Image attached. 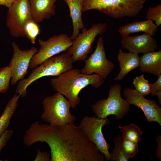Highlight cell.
<instances>
[{"instance_id":"1","label":"cell","mask_w":161,"mask_h":161,"mask_svg":"<svg viewBox=\"0 0 161 161\" xmlns=\"http://www.w3.org/2000/svg\"><path fill=\"white\" fill-rule=\"evenodd\" d=\"M39 142L49 146L50 161H103L104 158L74 123L55 126L34 122L25 131L23 142L30 147Z\"/></svg>"},{"instance_id":"2","label":"cell","mask_w":161,"mask_h":161,"mask_svg":"<svg viewBox=\"0 0 161 161\" xmlns=\"http://www.w3.org/2000/svg\"><path fill=\"white\" fill-rule=\"evenodd\" d=\"M104 82V79L98 75L84 74L77 69H72L50 80L53 90L65 97L73 109L80 103L79 95L83 89L89 85L97 88Z\"/></svg>"},{"instance_id":"3","label":"cell","mask_w":161,"mask_h":161,"mask_svg":"<svg viewBox=\"0 0 161 161\" xmlns=\"http://www.w3.org/2000/svg\"><path fill=\"white\" fill-rule=\"evenodd\" d=\"M73 63L70 55L67 52L48 59L33 69L27 78L18 81L16 94L25 97L27 88L33 82L44 77L58 76L73 69Z\"/></svg>"},{"instance_id":"4","label":"cell","mask_w":161,"mask_h":161,"mask_svg":"<svg viewBox=\"0 0 161 161\" xmlns=\"http://www.w3.org/2000/svg\"><path fill=\"white\" fill-rule=\"evenodd\" d=\"M146 0H83V12L97 10L114 18L135 16L143 7Z\"/></svg>"},{"instance_id":"5","label":"cell","mask_w":161,"mask_h":161,"mask_svg":"<svg viewBox=\"0 0 161 161\" xmlns=\"http://www.w3.org/2000/svg\"><path fill=\"white\" fill-rule=\"evenodd\" d=\"M43 111L41 119L44 122L55 126L73 123L76 117L70 111L69 100L60 93L56 92L47 97L42 102Z\"/></svg>"},{"instance_id":"6","label":"cell","mask_w":161,"mask_h":161,"mask_svg":"<svg viewBox=\"0 0 161 161\" xmlns=\"http://www.w3.org/2000/svg\"><path fill=\"white\" fill-rule=\"evenodd\" d=\"M121 89L120 85H112L107 98L97 100L92 105V111L96 116L105 118L109 115H114L115 119L119 120L129 113L131 109L130 105L121 97Z\"/></svg>"},{"instance_id":"7","label":"cell","mask_w":161,"mask_h":161,"mask_svg":"<svg viewBox=\"0 0 161 161\" xmlns=\"http://www.w3.org/2000/svg\"><path fill=\"white\" fill-rule=\"evenodd\" d=\"M106 25L99 23L87 29L84 27L73 41L71 46L67 50L73 63L77 61H85L92 50V45L98 35L105 32Z\"/></svg>"},{"instance_id":"8","label":"cell","mask_w":161,"mask_h":161,"mask_svg":"<svg viewBox=\"0 0 161 161\" xmlns=\"http://www.w3.org/2000/svg\"><path fill=\"white\" fill-rule=\"evenodd\" d=\"M110 123L107 118L86 116L80 121L78 126L89 140L94 143L104 156L106 161L110 160L111 153L109 151L110 145L106 141L102 129Z\"/></svg>"},{"instance_id":"9","label":"cell","mask_w":161,"mask_h":161,"mask_svg":"<svg viewBox=\"0 0 161 161\" xmlns=\"http://www.w3.org/2000/svg\"><path fill=\"white\" fill-rule=\"evenodd\" d=\"M40 48L32 56L30 68L33 69L48 59L61 52L67 51L71 46L72 40L67 34L55 35L47 40H38Z\"/></svg>"},{"instance_id":"10","label":"cell","mask_w":161,"mask_h":161,"mask_svg":"<svg viewBox=\"0 0 161 161\" xmlns=\"http://www.w3.org/2000/svg\"><path fill=\"white\" fill-rule=\"evenodd\" d=\"M8 8L6 25L10 34L14 38L26 37L25 26L33 20L29 0H17Z\"/></svg>"},{"instance_id":"11","label":"cell","mask_w":161,"mask_h":161,"mask_svg":"<svg viewBox=\"0 0 161 161\" xmlns=\"http://www.w3.org/2000/svg\"><path fill=\"white\" fill-rule=\"evenodd\" d=\"M84 67L80 70L83 74L95 73L106 79L114 67V64L106 57L104 40L100 37L97 42L96 48L90 56L85 61Z\"/></svg>"},{"instance_id":"12","label":"cell","mask_w":161,"mask_h":161,"mask_svg":"<svg viewBox=\"0 0 161 161\" xmlns=\"http://www.w3.org/2000/svg\"><path fill=\"white\" fill-rule=\"evenodd\" d=\"M13 55L8 65L12 74L10 83L14 86L18 81L24 78L28 72L32 58L38 51V48L33 47L29 49L22 50L14 42L12 44Z\"/></svg>"},{"instance_id":"13","label":"cell","mask_w":161,"mask_h":161,"mask_svg":"<svg viewBox=\"0 0 161 161\" xmlns=\"http://www.w3.org/2000/svg\"><path fill=\"white\" fill-rule=\"evenodd\" d=\"M123 94L129 105L140 108L143 111L147 121L155 122L161 126V108L154 100H148L135 89L126 87Z\"/></svg>"},{"instance_id":"14","label":"cell","mask_w":161,"mask_h":161,"mask_svg":"<svg viewBox=\"0 0 161 161\" xmlns=\"http://www.w3.org/2000/svg\"><path fill=\"white\" fill-rule=\"evenodd\" d=\"M122 48L129 52L143 54L155 51L158 47L155 39L144 33L141 35L122 36L120 41Z\"/></svg>"},{"instance_id":"15","label":"cell","mask_w":161,"mask_h":161,"mask_svg":"<svg viewBox=\"0 0 161 161\" xmlns=\"http://www.w3.org/2000/svg\"><path fill=\"white\" fill-rule=\"evenodd\" d=\"M57 0H29L33 20L37 23H40L55 15Z\"/></svg>"},{"instance_id":"16","label":"cell","mask_w":161,"mask_h":161,"mask_svg":"<svg viewBox=\"0 0 161 161\" xmlns=\"http://www.w3.org/2000/svg\"><path fill=\"white\" fill-rule=\"evenodd\" d=\"M117 59L119 63L120 72L114 78L115 81L122 80L129 72L140 65V57L136 53L123 52L120 49Z\"/></svg>"},{"instance_id":"17","label":"cell","mask_w":161,"mask_h":161,"mask_svg":"<svg viewBox=\"0 0 161 161\" xmlns=\"http://www.w3.org/2000/svg\"><path fill=\"white\" fill-rule=\"evenodd\" d=\"M140 70L158 76L161 74V50L143 54L140 57Z\"/></svg>"},{"instance_id":"18","label":"cell","mask_w":161,"mask_h":161,"mask_svg":"<svg viewBox=\"0 0 161 161\" xmlns=\"http://www.w3.org/2000/svg\"><path fill=\"white\" fill-rule=\"evenodd\" d=\"M64 0L68 6L72 21L73 32L70 37L73 41L79 34L80 30L85 27L82 18L83 0Z\"/></svg>"},{"instance_id":"19","label":"cell","mask_w":161,"mask_h":161,"mask_svg":"<svg viewBox=\"0 0 161 161\" xmlns=\"http://www.w3.org/2000/svg\"><path fill=\"white\" fill-rule=\"evenodd\" d=\"M158 30V27L150 20L144 21H134L120 27L119 32L124 36L132 33L143 32L151 36L154 35Z\"/></svg>"},{"instance_id":"20","label":"cell","mask_w":161,"mask_h":161,"mask_svg":"<svg viewBox=\"0 0 161 161\" xmlns=\"http://www.w3.org/2000/svg\"><path fill=\"white\" fill-rule=\"evenodd\" d=\"M19 94H15L8 101L0 117V137L9 127L11 119L18 105Z\"/></svg>"},{"instance_id":"21","label":"cell","mask_w":161,"mask_h":161,"mask_svg":"<svg viewBox=\"0 0 161 161\" xmlns=\"http://www.w3.org/2000/svg\"><path fill=\"white\" fill-rule=\"evenodd\" d=\"M118 128L123 132L122 136L123 139L136 143H138L140 140L143 132L136 125L131 123L124 126L119 125Z\"/></svg>"},{"instance_id":"22","label":"cell","mask_w":161,"mask_h":161,"mask_svg":"<svg viewBox=\"0 0 161 161\" xmlns=\"http://www.w3.org/2000/svg\"><path fill=\"white\" fill-rule=\"evenodd\" d=\"M132 83L135 90L143 96L151 93V85L144 77V75L137 76L133 79Z\"/></svg>"},{"instance_id":"23","label":"cell","mask_w":161,"mask_h":161,"mask_svg":"<svg viewBox=\"0 0 161 161\" xmlns=\"http://www.w3.org/2000/svg\"><path fill=\"white\" fill-rule=\"evenodd\" d=\"M122 136H116L113 139L114 148L111 153L110 160L112 161H127L128 160L124 155L122 149Z\"/></svg>"},{"instance_id":"24","label":"cell","mask_w":161,"mask_h":161,"mask_svg":"<svg viewBox=\"0 0 161 161\" xmlns=\"http://www.w3.org/2000/svg\"><path fill=\"white\" fill-rule=\"evenodd\" d=\"M26 37L33 44L35 43L37 36L41 33V30L37 23L33 20L28 22L24 28Z\"/></svg>"},{"instance_id":"25","label":"cell","mask_w":161,"mask_h":161,"mask_svg":"<svg viewBox=\"0 0 161 161\" xmlns=\"http://www.w3.org/2000/svg\"><path fill=\"white\" fill-rule=\"evenodd\" d=\"M11 76V69L8 66L0 68V93H4L8 90Z\"/></svg>"},{"instance_id":"26","label":"cell","mask_w":161,"mask_h":161,"mask_svg":"<svg viewBox=\"0 0 161 161\" xmlns=\"http://www.w3.org/2000/svg\"><path fill=\"white\" fill-rule=\"evenodd\" d=\"M122 145L123 154L128 160L134 157L139 151L138 143L123 138Z\"/></svg>"},{"instance_id":"27","label":"cell","mask_w":161,"mask_h":161,"mask_svg":"<svg viewBox=\"0 0 161 161\" xmlns=\"http://www.w3.org/2000/svg\"><path fill=\"white\" fill-rule=\"evenodd\" d=\"M146 18L154 21L156 25L159 26L161 24V4H159L155 7H150L146 14Z\"/></svg>"},{"instance_id":"28","label":"cell","mask_w":161,"mask_h":161,"mask_svg":"<svg viewBox=\"0 0 161 161\" xmlns=\"http://www.w3.org/2000/svg\"><path fill=\"white\" fill-rule=\"evenodd\" d=\"M157 80L151 84V94L152 96L156 95L159 103L161 104V74L159 75Z\"/></svg>"},{"instance_id":"29","label":"cell","mask_w":161,"mask_h":161,"mask_svg":"<svg viewBox=\"0 0 161 161\" xmlns=\"http://www.w3.org/2000/svg\"><path fill=\"white\" fill-rule=\"evenodd\" d=\"M13 131L10 129L6 130L0 137V153L9 140L12 137Z\"/></svg>"},{"instance_id":"30","label":"cell","mask_w":161,"mask_h":161,"mask_svg":"<svg viewBox=\"0 0 161 161\" xmlns=\"http://www.w3.org/2000/svg\"><path fill=\"white\" fill-rule=\"evenodd\" d=\"M50 154L47 151L41 152L40 149L37 151V154L34 161H50Z\"/></svg>"},{"instance_id":"31","label":"cell","mask_w":161,"mask_h":161,"mask_svg":"<svg viewBox=\"0 0 161 161\" xmlns=\"http://www.w3.org/2000/svg\"><path fill=\"white\" fill-rule=\"evenodd\" d=\"M157 145L155 152V155L159 160H161V136H157L156 139Z\"/></svg>"},{"instance_id":"32","label":"cell","mask_w":161,"mask_h":161,"mask_svg":"<svg viewBox=\"0 0 161 161\" xmlns=\"http://www.w3.org/2000/svg\"><path fill=\"white\" fill-rule=\"evenodd\" d=\"M17 0H0V5H3L8 8Z\"/></svg>"}]
</instances>
